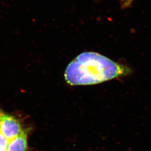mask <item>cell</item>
<instances>
[{
  "mask_svg": "<svg viewBox=\"0 0 151 151\" xmlns=\"http://www.w3.org/2000/svg\"><path fill=\"white\" fill-rule=\"evenodd\" d=\"M127 66L94 52H85L68 65L65 73L70 85H91L130 74Z\"/></svg>",
  "mask_w": 151,
  "mask_h": 151,
  "instance_id": "6da1fadb",
  "label": "cell"
},
{
  "mask_svg": "<svg viewBox=\"0 0 151 151\" xmlns=\"http://www.w3.org/2000/svg\"><path fill=\"white\" fill-rule=\"evenodd\" d=\"M133 0H124V6L125 7H128L130 6Z\"/></svg>",
  "mask_w": 151,
  "mask_h": 151,
  "instance_id": "7a4b0ae2",
  "label": "cell"
},
{
  "mask_svg": "<svg viewBox=\"0 0 151 151\" xmlns=\"http://www.w3.org/2000/svg\"><path fill=\"white\" fill-rule=\"evenodd\" d=\"M1 114H2V113L0 111V120H1Z\"/></svg>",
  "mask_w": 151,
  "mask_h": 151,
  "instance_id": "3957f363",
  "label": "cell"
}]
</instances>
